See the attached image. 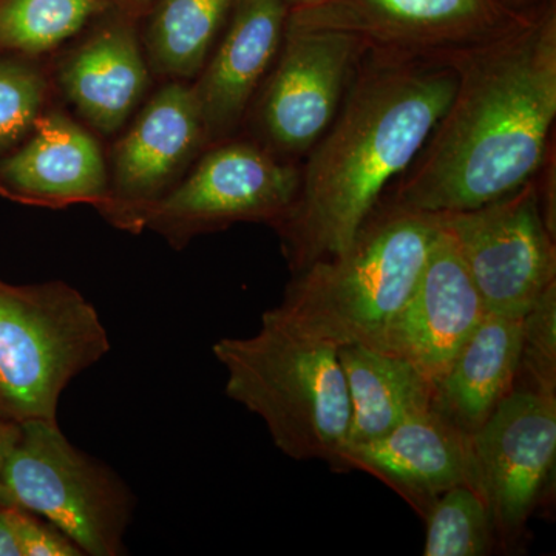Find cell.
<instances>
[{
    "label": "cell",
    "instance_id": "20",
    "mask_svg": "<svg viewBox=\"0 0 556 556\" xmlns=\"http://www.w3.org/2000/svg\"><path fill=\"white\" fill-rule=\"evenodd\" d=\"M239 0H156L144 17L142 47L150 72L192 83L222 38Z\"/></svg>",
    "mask_w": 556,
    "mask_h": 556
},
{
    "label": "cell",
    "instance_id": "11",
    "mask_svg": "<svg viewBox=\"0 0 556 556\" xmlns=\"http://www.w3.org/2000/svg\"><path fill=\"white\" fill-rule=\"evenodd\" d=\"M207 149L192 83L166 80L109 155V190L98 211L127 232L144 230V217L188 174Z\"/></svg>",
    "mask_w": 556,
    "mask_h": 556
},
{
    "label": "cell",
    "instance_id": "13",
    "mask_svg": "<svg viewBox=\"0 0 556 556\" xmlns=\"http://www.w3.org/2000/svg\"><path fill=\"white\" fill-rule=\"evenodd\" d=\"M139 21L105 11L62 54L56 86L84 126L101 137L126 129L149 90Z\"/></svg>",
    "mask_w": 556,
    "mask_h": 556
},
{
    "label": "cell",
    "instance_id": "12",
    "mask_svg": "<svg viewBox=\"0 0 556 556\" xmlns=\"http://www.w3.org/2000/svg\"><path fill=\"white\" fill-rule=\"evenodd\" d=\"M475 486L497 543L514 547L546 492L556 456V394L515 386L470 434Z\"/></svg>",
    "mask_w": 556,
    "mask_h": 556
},
{
    "label": "cell",
    "instance_id": "24",
    "mask_svg": "<svg viewBox=\"0 0 556 556\" xmlns=\"http://www.w3.org/2000/svg\"><path fill=\"white\" fill-rule=\"evenodd\" d=\"M517 386L556 394V283L521 318Z\"/></svg>",
    "mask_w": 556,
    "mask_h": 556
},
{
    "label": "cell",
    "instance_id": "15",
    "mask_svg": "<svg viewBox=\"0 0 556 556\" xmlns=\"http://www.w3.org/2000/svg\"><path fill=\"white\" fill-rule=\"evenodd\" d=\"M331 467L371 475L404 497L419 517L445 490L475 486L470 434L434 407L408 417L375 441L346 445Z\"/></svg>",
    "mask_w": 556,
    "mask_h": 556
},
{
    "label": "cell",
    "instance_id": "23",
    "mask_svg": "<svg viewBox=\"0 0 556 556\" xmlns=\"http://www.w3.org/2000/svg\"><path fill=\"white\" fill-rule=\"evenodd\" d=\"M51 97L53 80L39 60L0 54V159L28 137Z\"/></svg>",
    "mask_w": 556,
    "mask_h": 556
},
{
    "label": "cell",
    "instance_id": "28",
    "mask_svg": "<svg viewBox=\"0 0 556 556\" xmlns=\"http://www.w3.org/2000/svg\"><path fill=\"white\" fill-rule=\"evenodd\" d=\"M0 556H21L3 506L0 507Z\"/></svg>",
    "mask_w": 556,
    "mask_h": 556
},
{
    "label": "cell",
    "instance_id": "25",
    "mask_svg": "<svg viewBox=\"0 0 556 556\" xmlns=\"http://www.w3.org/2000/svg\"><path fill=\"white\" fill-rule=\"evenodd\" d=\"M21 556H83L80 548L47 519L13 506H3Z\"/></svg>",
    "mask_w": 556,
    "mask_h": 556
},
{
    "label": "cell",
    "instance_id": "1",
    "mask_svg": "<svg viewBox=\"0 0 556 556\" xmlns=\"http://www.w3.org/2000/svg\"><path fill=\"white\" fill-rule=\"evenodd\" d=\"M452 101L412 166L388 188L399 206L471 211L532 179L554 148L556 0L456 62Z\"/></svg>",
    "mask_w": 556,
    "mask_h": 556
},
{
    "label": "cell",
    "instance_id": "27",
    "mask_svg": "<svg viewBox=\"0 0 556 556\" xmlns=\"http://www.w3.org/2000/svg\"><path fill=\"white\" fill-rule=\"evenodd\" d=\"M110 10L118 11L126 16L141 22L148 16L150 9L156 0H102Z\"/></svg>",
    "mask_w": 556,
    "mask_h": 556
},
{
    "label": "cell",
    "instance_id": "14",
    "mask_svg": "<svg viewBox=\"0 0 556 556\" xmlns=\"http://www.w3.org/2000/svg\"><path fill=\"white\" fill-rule=\"evenodd\" d=\"M485 314L455 241L439 223L419 283L380 351L405 358L434 390Z\"/></svg>",
    "mask_w": 556,
    "mask_h": 556
},
{
    "label": "cell",
    "instance_id": "5",
    "mask_svg": "<svg viewBox=\"0 0 556 556\" xmlns=\"http://www.w3.org/2000/svg\"><path fill=\"white\" fill-rule=\"evenodd\" d=\"M109 351L100 313L78 289L0 278V415L17 424L58 420L65 388Z\"/></svg>",
    "mask_w": 556,
    "mask_h": 556
},
{
    "label": "cell",
    "instance_id": "22",
    "mask_svg": "<svg viewBox=\"0 0 556 556\" xmlns=\"http://www.w3.org/2000/svg\"><path fill=\"white\" fill-rule=\"evenodd\" d=\"M422 518L426 556H486L500 544L489 506L471 484L445 490Z\"/></svg>",
    "mask_w": 556,
    "mask_h": 556
},
{
    "label": "cell",
    "instance_id": "6",
    "mask_svg": "<svg viewBox=\"0 0 556 556\" xmlns=\"http://www.w3.org/2000/svg\"><path fill=\"white\" fill-rule=\"evenodd\" d=\"M2 501L47 519L90 556L126 552L124 536L137 506L116 471L76 448L58 420L21 424L3 468Z\"/></svg>",
    "mask_w": 556,
    "mask_h": 556
},
{
    "label": "cell",
    "instance_id": "16",
    "mask_svg": "<svg viewBox=\"0 0 556 556\" xmlns=\"http://www.w3.org/2000/svg\"><path fill=\"white\" fill-rule=\"evenodd\" d=\"M287 0H239L200 75L192 80L207 149L237 137L276 61L289 16Z\"/></svg>",
    "mask_w": 556,
    "mask_h": 556
},
{
    "label": "cell",
    "instance_id": "9",
    "mask_svg": "<svg viewBox=\"0 0 556 556\" xmlns=\"http://www.w3.org/2000/svg\"><path fill=\"white\" fill-rule=\"evenodd\" d=\"M365 47L353 36L287 22L276 61L248 110L244 137L300 164L331 126Z\"/></svg>",
    "mask_w": 556,
    "mask_h": 556
},
{
    "label": "cell",
    "instance_id": "30",
    "mask_svg": "<svg viewBox=\"0 0 556 556\" xmlns=\"http://www.w3.org/2000/svg\"><path fill=\"white\" fill-rule=\"evenodd\" d=\"M289 9H298V7L308 5L314 0H287Z\"/></svg>",
    "mask_w": 556,
    "mask_h": 556
},
{
    "label": "cell",
    "instance_id": "7",
    "mask_svg": "<svg viewBox=\"0 0 556 556\" xmlns=\"http://www.w3.org/2000/svg\"><path fill=\"white\" fill-rule=\"evenodd\" d=\"M299 182L300 164L277 159L240 134L204 150L181 181L149 208L144 229L175 249L236 223L274 229L294 203Z\"/></svg>",
    "mask_w": 556,
    "mask_h": 556
},
{
    "label": "cell",
    "instance_id": "4",
    "mask_svg": "<svg viewBox=\"0 0 556 556\" xmlns=\"http://www.w3.org/2000/svg\"><path fill=\"white\" fill-rule=\"evenodd\" d=\"M212 353L226 371V396L265 422L283 455L334 463L350 430L338 345L273 308L255 334L219 339Z\"/></svg>",
    "mask_w": 556,
    "mask_h": 556
},
{
    "label": "cell",
    "instance_id": "8",
    "mask_svg": "<svg viewBox=\"0 0 556 556\" xmlns=\"http://www.w3.org/2000/svg\"><path fill=\"white\" fill-rule=\"evenodd\" d=\"M529 13H515L501 0H314L289 10L288 24L345 33L365 50L456 64Z\"/></svg>",
    "mask_w": 556,
    "mask_h": 556
},
{
    "label": "cell",
    "instance_id": "29",
    "mask_svg": "<svg viewBox=\"0 0 556 556\" xmlns=\"http://www.w3.org/2000/svg\"><path fill=\"white\" fill-rule=\"evenodd\" d=\"M507 9L515 13H529V11L538 9L544 0H501Z\"/></svg>",
    "mask_w": 556,
    "mask_h": 556
},
{
    "label": "cell",
    "instance_id": "3",
    "mask_svg": "<svg viewBox=\"0 0 556 556\" xmlns=\"http://www.w3.org/2000/svg\"><path fill=\"white\" fill-rule=\"evenodd\" d=\"M437 215L380 199L345 251L292 274L276 306L313 338L380 350L419 283Z\"/></svg>",
    "mask_w": 556,
    "mask_h": 556
},
{
    "label": "cell",
    "instance_id": "18",
    "mask_svg": "<svg viewBox=\"0 0 556 556\" xmlns=\"http://www.w3.org/2000/svg\"><path fill=\"white\" fill-rule=\"evenodd\" d=\"M521 318L486 313L433 390V407L471 434L517 386Z\"/></svg>",
    "mask_w": 556,
    "mask_h": 556
},
{
    "label": "cell",
    "instance_id": "21",
    "mask_svg": "<svg viewBox=\"0 0 556 556\" xmlns=\"http://www.w3.org/2000/svg\"><path fill=\"white\" fill-rule=\"evenodd\" d=\"M109 10L102 0H0V54L40 60Z\"/></svg>",
    "mask_w": 556,
    "mask_h": 556
},
{
    "label": "cell",
    "instance_id": "26",
    "mask_svg": "<svg viewBox=\"0 0 556 556\" xmlns=\"http://www.w3.org/2000/svg\"><path fill=\"white\" fill-rule=\"evenodd\" d=\"M21 437V424L7 419L0 415V507L3 506L2 501V473L5 468L7 460L16 445L17 439Z\"/></svg>",
    "mask_w": 556,
    "mask_h": 556
},
{
    "label": "cell",
    "instance_id": "10",
    "mask_svg": "<svg viewBox=\"0 0 556 556\" xmlns=\"http://www.w3.org/2000/svg\"><path fill=\"white\" fill-rule=\"evenodd\" d=\"M437 217L455 241L486 313L522 318L556 283L555 233L544 218L535 177L484 206Z\"/></svg>",
    "mask_w": 556,
    "mask_h": 556
},
{
    "label": "cell",
    "instance_id": "17",
    "mask_svg": "<svg viewBox=\"0 0 556 556\" xmlns=\"http://www.w3.org/2000/svg\"><path fill=\"white\" fill-rule=\"evenodd\" d=\"M109 163L97 134L60 109H47L28 137L0 159V193L60 207L108 197Z\"/></svg>",
    "mask_w": 556,
    "mask_h": 556
},
{
    "label": "cell",
    "instance_id": "19",
    "mask_svg": "<svg viewBox=\"0 0 556 556\" xmlns=\"http://www.w3.org/2000/svg\"><path fill=\"white\" fill-rule=\"evenodd\" d=\"M350 401L346 445L375 441L433 407V387L405 358L364 345L339 346Z\"/></svg>",
    "mask_w": 556,
    "mask_h": 556
},
{
    "label": "cell",
    "instance_id": "2",
    "mask_svg": "<svg viewBox=\"0 0 556 556\" xmlns=\"http://www.w3.org/2000/svg\"><path fill=\"white\" fill-rule=\"evenodd\" d=\"M456 86L450 62L362 53L338 115L300 163L294 203L274 228L292 274L350 247L412 166Z\"/></svg>",
    "mask_w": 556,
    "mask_h": 556
}]
</instances>
